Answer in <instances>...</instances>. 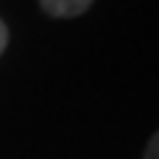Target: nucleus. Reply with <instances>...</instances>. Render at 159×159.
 Returning <instances> with one entry per match:
<instances>
[{
  "mask_svg": "<svg viewBox=\"0 0 159 159\" xmlns=\"http://www.w3.org/2000/svg\"><path fill=\"white\" fill-rule=\"evenodd\" d=\"M90 6H93V0H40L43 13H48V16H53V19L82 16Z\"/></svg>",
  "mask_w": 159,
  "mask_h": 159,
  "instance_id": "nucleus-1",
  "label": "nucleus"
},
{
  "mask_svg": "<svg viewBox=\"0 0 159 159\" xmlns=\"http://www.w3.org/2000/svg\"><path fill=\"white\" fill-rule=\"evenodd\" d=\"M143 159H159V130L151 135V141H148V146H146V154H143Z\"/></svg>",
  "mask_w": 159,
  "mask_h": 159,
  "instance_id": "nucleus-2",
  "label": "nucleus"
},
{
  "mask_svg": "<svg viewBox=\"0 0 159 159\" xmlns=\"http://www.w3.org/2000/svg\"><path fill=\"white\" fill-rule=\"evenodd\" d=\"M6 45H8V27H6V21L0 19V56L6 51Z\"/></svg>",
  "mask_w": 159,
  "mask_h": 159,
  "instance_id": "nucleus-3",
  "label": "nucleus"
}]
</instances>
